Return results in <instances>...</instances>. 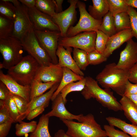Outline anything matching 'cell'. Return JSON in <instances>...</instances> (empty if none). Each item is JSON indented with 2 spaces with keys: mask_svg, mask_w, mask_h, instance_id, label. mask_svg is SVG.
Masks as SVG:
<instances>
[{
  "mask_svg": "<svg viewBox=\"0 0 137 137\" xmlns=\"http://www.w3.org/2000/svg\"><path fill=\"white\" fill-rule=\"evenodd\" d=\"M109 11L113 17L119 13L127 12L129 6L125 0H107Z\"/></svg>",
  "mask_w": 137,
  "mask_h": 137,
  "instance_id": "34",
  "label": "cell"
},
{
  "mask_svg": "<svg viewBox=\"0 0 137 137\" xmlns=\"http://www.w3.org/2000/svg\"><path fill=\"white\" fill-rule=\"evenodd\" d=\"M127 12L130 17L131 29L133 37L137 39V12L134 8L129 6Z\"/></svg>",
  "mask_w": 137,
  "mask_h": 137,
  "instance_id": "39",
  "label": "cell"
},
{
  "mask_svg": "<svg viewBox=\"0 0 137 137\" xmlns=\"http://www.w3.org/2000/svg\"><path fill=\"white\" fill-rule=\"evenodd\" d=\"M48 106L44 105L32 109L27 115L26 117L27 119L30 120L34 118L41 114L44 111L45 108Z\"/></svg>",
  "mask_w": 137,
  "mask_h": 137,
  "instance_id": "42",
  "label": "cell"
},
{
  "mask_svg": "<svg viewBox=\"0 0 137 137\" xmlns=\"http://www.w3.org/2000/svg\"><path fill=\"white\" fill-rule=\"evenodd\" d=\"M11 94L17 107L21 119L22 121L25 118V115L28 107L29 102L21 96Z\"/></svg>",
  "mask_w": 137,
  "mask_h": 137,
  "instance_id": "36",
  "label": "cell"
},
{
  "mask_svg": "<svg viewBox=\"0 0 137 137\" xmlns=\"http://www.w3.org/2000/svg\"><path fill=\"white\" fill-rule=\"evenodd\" d=\"M19 1L22 4L28 8H31L35 7L36 0H19Z\"/></svg>",
  "mask_w": 137,
  "mask_h": 137,
  "instance_id": "48",
  "label": "cell"
},
{
  "mask_svg": "<svg viewBox=\"0 0 137 137\" xmlns=\"http://www.w3.org/2000/svg\"><path fill=\"white\" fill-rule=\"evenodd\" d=\"M13 28V20L0 15V39L12 36Z\"/></svg>",
  "mask_w": 137,
  "mask_h": 137,
  "instance_id": "28",
  "label": "cell"
},
{
  "mask_svg": "<svg viewBox=\"0 0 137 137\" xmlns=\"http://www.w3.org/2000/svg\"><path fill=\"white\" fill-rule=\"evenodd\" d=\"M77 7L80 12L79 21L76 25L70 27L65 37H72L82 32L96 31L102 23V21L96 20L90 15L86 10L84 3L78 0Z\"/></svg>",
  "mask_w": 137,
  "mask_h": 137,
  "instance_id": "8",
  "label": "cell"
},
{
  "mask_svg": "<svg viewBox=\"0 0 137 137\" xmlns=\"http://www.w3.org/2000/svg\"><path fill=\"white\" fill-rule=\"evenodd\" d=\"M129 75V71L120 68L116 64L112 63L106 65L97 76L96 79L102 87L111 89L123 97Z\"/></svg>",
  "mask_w": 137,
  "mask_h": 137,
  "instance_id": "1",
  "label": "cell"
},
{
  "mask_svg": "<svg viewBox=\"0 0 137 137\" xmlns=\"http://www.w3.org/2000/svg\"><path fill=\"white\" fill-rule=\"evenodd\" d=\"M60 83H56L47 92L36 97L30 100L29 104L28 109L25 115V117L32 109L43 105L48 106L49 101L54 92L57 89Z\"/></svg>",
  "mask_w": 137,
  "mask_h": 137,
  "instance_id": "19",
  "label": "cell"
},
{
  "mask_svg": "<svg viewBox=\"0 0 137 137\" xmlns=\"http://www.w3.org/2000/svg\"><path fill=\"white\" fill-rule=\"evenodd\" d=\"M129 80L134 83H137V63L129 70Z\"/></svg>",
  "mask_w": 137,
  "mask_h": 137,
  "instance_id": "45",
  "label": "cell"
},
{
  "mask_svg": "<svg viewBox=\"0 0 137 137\" xmlns=\"http://www.w3.org/2000/svg\"><path fill=\"white\" fill-rule=\"evenodd\" d=\"M119 102L126 117L132 124L137 126V106L125 96L122 97Z\"/></svg>",
  "mask_w": 137,
  "mask_h": 137,
  "instance_id": "21",
  "label": "cell"
},
{
  "mask_svg": "<svg viewBox=\"0 0 137 137\" xmlns=\"http://www.w3.org/2000/svg\"><path fill=\"white\" fill-rule=\"evenodd\" d=\"M137 94V83H132L128 80L126 84L124 95Z\"/></svg>",
  "mask_w": 137,
  "mask_h": 137,
  "instance_id": "44",
  "label": "cell"
},
{
  "mask_svg": "<svg viewBox=\"0 0 137 137\" xmlns=\"http://www.w3.org/2000/svg\"><path fill=\"white\" fill-rule=\"evenodd\" d=\"M93 5H89V13L95 19L102 21V18L109 11L107 0H92Z\"/></svg>",
  "mask_w": 137,
  "mask_h": 137,
  "instance_id": "20",
  "label": "cell"
},
{
  "mask_svg": "<svg viewBox=\"0 0 137 137\" xmlns=\"http://www.w3.org/2000/svg\"><path fill=\"white\" fill-rule=\"evenodd\" d=\"M28 8L29 17L34 30L60 31L58 26L53 21L51 16L40 11L35 7Z\"/></svg>",
  "mask_w": 137,
  "mask_h": 137,
  "instance_id": "12",
  "label": "cell"
},
{
  "mask_svg": "<svg viewBox=\"0 0 137 137\" xmlns=\"http://www.w3.org/2000/svg\"><path fill=\"white\" fill-rule=\"evenodd\" d=\"M73 57L76 64L81 70H85L89 65L88 59V53L79 49L74 48Z\"/></svg>",
  "mask_w": 137,
  "mask_h": 137,
  "instance_id": "30",
  "label": "cell"
},
{
  "mask_svg": "<svg viewBox=\"0 0 137 137\" xmlns=\"http://www.w3.org/2000/svg\"><path fill=\"white\" fill-rule=\"evenodd\" d=\"M4 105L9 111L13 122H21L22 121L15 103L10 93L3 101Z\"/></svg>",
  "mask_w": 137,
  "mask_h": 137,
  "instance_id": "31",
  "label": "cell"
},
{
  "mask_svg": "<svg viewBox=\"0 0 137 137\" xmlns=\"http://www.w3.org/2000/svg\"><path fill=\"white\" fill-rule=\"evenodd\" d=\"M23 50L21 41L16 37L0 39V52L3 58L0 69L8 70L18 63L23 57Z\"/></svg>",
  "mask_w": 137,
  "mask_h": 137,
  "instance_id": "5",
  "label": "cell"
},
{
  "mask_svg": "<svg viewBox=\"0 0 137 137\" xmlns=\"http://www.w3.org/2000/svg\"><path fill=\"white\" fill-rule=\"evenodd\" d=\"M16 8L11 3L1 0L0 1V15L14 20L15 16Z\"/></svg>",
  "mask_w": 137,
  "mask_h": 137,
  "instance_id": "35",
  "label": "cell"
},
{
  "mask_svg": "<svg viewBox=\"0 0 137 137\" xmlns=\"http://www.w3.org/2000/svg\"><path fill=\"white\" fill-rule=\"evenodd\" d=\"M40 66L36 60L28 55L9 69L7 74L20 84L30 86Z\"/></svg>",
  "mask_w": 137,
  "mask_h": 137,
  "instance_id": "4",
  "label": "cell"
},
{
  "mask_svg": "<svg viewBox=\"0 0 137 137\" xmlns=\"http://www.w3.org/2000/svg\"><path fill=\"white\" fill-rule=\"evenodd\" d=\"M6 1L10 2L12 3L16 7L19 6L21 3L19 0H5Z\"/></svg>",
  "mask_w": 137,
  "mask_h": 137,
  "instance_id": "52",
  "label": "cell"
},
{
  "mask_svg": "<svg viewBox=\"0 0 137 137\" xmlns=\"http://www.w3.org/2000/svg\"><path fill=\"white\" fill-rule=\"evenodd\" d=\"M16 8L15 16L13 20L14 28L12 36L21 40L33 29L29 17L28 8L21 3Z\"/></svg>",
  "mask_w": 137,
  "mask_h": 137,
  "instance_id": "10",
  "label": "cell"
},
{
  "mask_svg": "<svg viewBox=\"0 0 137 137\" xmlns=\"http://www.w3.org/2000/svg\"><path fill=\"white\" fill-rule=\"evenodd\" d=\"M11 121H13L3 101L0 100V124Z\"/></svg>",
  "mask_w": 137,
  "mask_h": 137,
  "instance_id": "41",
  "label": "cell"
},
{
  "mask_svg": "<svg viewBox=\"0 0 137 137\" xmlns=\"http://www.w3.org/2000/svg\"><path fill=\"white\" fill-rule=\"evenodd\" d=\"M34 31L39 43L49 55L52 62L58 64L56 52L58 40L61 37L60 32L49 30Z\"/></svg>",
  "mask_w": 137,
  "mask_h": 137,
  "instance_id": "9",
  "label": "cell"
},
{
  "mask_svg": "<svg viewBox=\"0 0 137 137\" xmlns=\"http://www.w3.org/2000/svg\"><path fill=\"white\" fill-rule=\"evenodd\" d=\"M52 106V110L45 114L50 117L56 116L59 118L60 120L66 119L73 120L75 119L79 122H81L82 114L76 115L70 112L65 106L66 104L60 93L53 101Z\"/></svg>",
  "mask_w": 137,
  "mask_h": 137,
  "instance_id": "15",
  "label": "cell"
},
{
  "mask_svg": "<svg viewBox=\"0 0 137 137\" xmlns=\"http://www.w3.org/2000/svg\"><path fill=\"white\" fill-rule=\"evenodd\" d=\"M96 31H87L70 37H60L58 44L64 47H73L89 53L95 50Z\"/></svg>",
  "mask_w": 137,
  "mask_h": 137,
  "instance_id": "7",
  "label": "cell"
},
{
  "mask_svg": "<svg viewBox=\"0 0 137 137\" xmlns=\"http://www.w3.org/2000/svg\"><path fill=\"white\" fill-rule=\"evenodd\" d=\"M64 47L58 44L56 52L58 58V64L62 67L68 68L76 74L84 76V74L76 64L72 57L71 53L72 51L71 47Z\"/></svg>",
  "mask_w": 137,
  "mask_h": 137,
  "instance_id": "17",
  "label": "cell"
},
{
  "mask_svg": "<svg viewBox=\"0 0 137 137\" xmlns=\"http://www.w3.org/2000/svg\"><path fill=\"white\" fill-rule=\"evenodd\" d=\"M55 6V10L56 13H60L63 11L62 7L63 0H53Z\"/></svg>",
  "mask_w": 137,
  "mask_h": 137,
  "instance_id": "47",
  "label": "cell"
},
{
  "mask_svg": "<svg viewBox=\"0 0 137 137\" xmlns=\"http://www.w3.org/2000/svg\"><path fill=\"white\" fill-rule=\"evenodd\" d=\"M98 30L109 37L117 32L114 24V17L109 11L103 17Z\"/></svg>",
  "mask_w": 137,
  "mask_h": 137,
  "instance_id": "26",
  "label": "cell"
},
{
  "mask_svg": "<svg viewBox=\"0 0 137 137\" xmlns=\"http://www.w3.org/2000/svg\"><path fill=\"white\" fill-rule=\"evenodd\" d=\"M125 96L130 99L137 106V94H126Z\"/></svg>",
  "mask_w": 137,
  "mask_h": 137,
  "instance_id": "51",
  "label": "cell"
},
{
  "mask_svg": "<svg viewBox=\"0 0 137 137\" xmlns=\"http://www.w3.org/2000/svg\"><path fill=\"white\" fill-rule=\"evenodd\" d=\"M49 117L43 114L40 117L37 127L30 137H52L49 131Z\"/></svg>",
  "mask_w": 137,
  "mask_h": 137,
  "instance_id": "25",
  "label": "cell"
},
{
  "mask_svg": "<svg viewBox=\"0 0 137 137\" xmlns=\"http://www.w3.org/2000/svg\"><path fill=\"white\" fill-rule=\"evenodd\" d=\"M78 0H68L70 5L69 7L62 12L56 13L52 17L54 23L58 26L61 37L66 36L67 31L72 26L77 20V11L76 9Z\"/></svg>",
  "mask_w": 137,
  "mask_h": 137,
  "instance_id": "11",
  "label": "cell"
},
{
  "mask_svg": "<svg viewBox=\"0 0 137 137\" xmlns=\"http://www.w3.org/2000/svg\"><path fill=\"white\" fill-rule=\"evenodd\" d=\"M0 81L7 87L11 94L21 96L30 101V86H24L18 83L8 74L0 71Z\"/></svg>",
  "mask_w": 137,
  "mask_h": 137,
  "instance_id": "16",
  "label": "cell"
},
{
  "mask_svg": "<svg viewBox=\"0 0 137 137\" xmlns=\"http://www.w3.org/2000/svg\"><path fill=\"white\" fill-rule=\"evenodd\" d=\"M133 37L131 29L120 31L109 37L104 54L108 58L114 50Z\"/></svg>",
  "mask_w": 137,
  "mask_h": 137,
  "instance_id": "18",
  "label": "cell"
},
{
  "mask_svg": "<svg viewBox=\"0 0 137 137\" xmlns=\"http://www.w3.org/2000/svg\"><path fill=\"white\" fill-rule=\"evenodd\" d=\"M86 84L81 93L85 99L95 98L104 107L115 111H122L120 102L114 96L109 88L102 89L97 81L90 76L85 77Z\"/></svg>",
  "mask_w": 137,
  "mask_h": 137,
  "instance_id": "3",
  "label": "cell"
},
{
  "mask_svg": "<svg viewBox=\"0 0 137 137\" xmlns=\"http://www.w3.org/2000/svg\"><path fill=\"white\" fill-rule=\"evenodd\" d=\"M37 125V122L36 121H32L29 122L22 121L15 125V134L17 136H21L32 133L35 130Z\"/></svg>",
  "mask_w": 137,
  "mask_h": 137,
  "instance_id": "32",
  "label": "cell"
},
{
  "mask_svg": "<svg viewBox=\"0 0 137 137\" xmlns=\"http://www.w3.org/2000/svg\"><path fill=\"white\" fill-rule=\"evenodd\" d=\"M54 137H70L63 129L59 130L55 134Z\"/></svg>",
  "mask_w": 137,
  "mask_h": 137,
  "instance_id": "49",
  "label": "cell"
},
{
  "mask_svg": "<svg viewBox=\"0 0 137 137\" xmlns=\"http://www.w3.org/2000/svg\"><path fill=\"white\" fill-rule=\"evenodd\" d=\"M106 119L110 125L115 126L129 134L131 137H137V126L126 123L122 119L109 116Z\"/></svg>",
  "mask_w": 137,
  "mask_h": 137,
  "instance_id": "23",
  "label": "cell"
},
{
  "mask_svg": "<svg viewBox=\"0 0 137 137\" xmlns=\"http://www.w3.org/2000/svg\"><path fill=\"white\" fill-rule=\"evenodd\" d=\"M67 127L66 133L70 137H107L105 131L95 121L91 114L83 115L80 122L61 120Z\"/></svg>",
  "mask_w": 137,
  "mask_h": 137,
  "instance_id": "2",
  "label": "cell"
},
{
  "mask_svg": "<svg viewBox=\"0 0 137 137\" xmlns=\"http://www.w3.org/2000/svg\"><path fill=\"white\" fill-rule=\"evenodd\" d=\"M56 83L54 82H43L34 79L30 85V100L36 97L44 94Z\"/></svg>",
  "mask_w": 137,
  "mask_h": 137,
  "instance_id": "24",
  "label": "cell"
},
{
  "mask_svg": "<svg viewBox=\"0 0 137 137\" xmlns=\"http://www.w3.org/2000/svg\"><path fill=\"white\" fill-rule=\"evenodd\" d=\"M114 18L117 32L131 29L130 17L127 12L117 14L114 16Z\"/></svg>",
  "mask_w": 137,
  "mask_h": 137,
  "instance_id": "29",
  "label": "cell"
},
{
  "mask_svg": "<svg viewBox=\"0 0 137 137\" xmlns=\"http://www.w3.org/2000/svg\"><path fill=\"white\" fill-rule=\"evenodd\" d=\"M21 41L24 50L35 59L40 66H48L53 63L49 55L39 43L33 29Z\"/></svg>",
  "mask_w": 137,
  "mask_h": 137,
  "instance_id": "6",
  "label": "cell"
},
{
  "mask_svg": "<svg viewBox=\"0 0 137 137\" xmlns=\"http://www.w3.org/2000/svg\"><path fill=\"white\" fill-rule=\"evenodd\" d=\"M35 7L40 11L52 17L56 13L53 0H36Z\"/></svg>",
  "mask_w": 137,
  "mask_h": 137,
  "instance_id": "33",
  "label": "cell"
},
{
  "mask_svg": "<svg viewBox=\"0 0 137 137\" xmlns=\"http://www.w3.org/2000/svg\"><path fill=\"white\" fill-rule=\"evenodd\" d=\"M106 137L107 136H101V137Z\"/></svg>",
  "mask_w": 137,
  "mask_h": 137,
  "instance_id": "53",
  "label": "cell"
},
{
  "mask_svg": "<svg viewBox=\"0 0 137 137\" xmlns=\"http://www.w3.org/2000/svg\"><path fill=\"white\" fill-rule=\"evenodd\" d=\"M125 48L120 53L118 67L129 71L137 63V43L131 39L127 42Z\"/></svg>",
  "mask_w": 137,
  "mask_h": 137,
  "instance_id": "13",
  "label": "cell"
},
{
  "mask_svg": "<svg viewBox=\"0 0 137 137\" xmlns=\"http://www.w3.org/2000/svg\"><path fill=\"white\" fill-rule=\"evenodd\" d=\"M63 69L62 78L58 88L51 98V100L52 101L54 100L65 86L72 82L79 81L84 77L76 74L68 68L63 67Z\"/></svg>",
  "mask_w": 137,
  "mask_h": 137,
  "instance_id": "22",
  "label": "cell"
},
{
  "mask_svg": "<svg viewBox=\"0 0 137 137\" xmlns=\"http://www.w3.org/2000/svg\"><path fill=\"white\" fill-rule=\"evenodd\" d=\"M107 58L104 54L95 49L88 53V59L89 65H96L106 61Z\"/></svg>",
  "mask_w": 137,
  "mask_h": 137,
  "instance_id": "38",
  "label": "cell"
},
{
  "mask_svg": "<svg viewBox=\"0 0 137 137\" xmlns=\"http://www.w3.org/2000/svg\"><path fill=\"white\" fill-rule=\"evenodd\" d=\"M10 93L6 85L0 81V100H4Z\"/></svg>",
  "mask_w": 137,
  "mask_h": 137,
  "instance_id": "46",
  "label": "cell"
},
{
  "mask_svg": "<svg viewBox=\"0 0 137 137\" xmlns=\"http://www.w3.org/2000/svg\"><path fill=\"white\" fill-rule=\"evenodd\" d=\"M63 74V67L58 63H52L49 65L40 66L34 79L43 82H54L60 83Z\"/></svg>",
  "mask_w": 137,
  "mask_h": 137,
  "instance_id": "14",
  "label": "cell"
},
{
  "mask_svg": "<svg viewBox=\"0 0 137 137\" xmlns=\"http://www.w3.org/2000/svg\"><path fill=\"white\" fill-rule=\"evenodd\" d=\"M95 49L98 52L104 54L106 48L107 43L109 37L99 30L96 31Z\"/></svg>",
  "mask_w": 137,
  "mask_h": 137,
  "instance_id": "37",
  "label": "cell"
},
{
  "mask_svg": "<svg viewBox=\"0 0 137 137\" xmlns=\"http://www.w3.org/2000/svg\"><path fill=\"white\" fill-rule=\"evenodd\" d=\"M85 84L86 79L84 77L77 81L72 82L65 86L60 92L65 103H66V97L68 94L73 92L82 91L84 88Z\"/></svg>",
  "mask_w": 137,
  "mask_h": 137,
  "instance_id": "27",
  "label": "cell"
},
{
  "mask_svg": "<svg viewBox=\"0 0 137 137\" xmlns=\"http://www.w3.org/2000/svg\"><path fill=\"white\" fill-rule=\"evenodd\" d=\"M125 1L128 6L137 8V0H125Z\"/></svg>",
  "mask_w": 137,
  "mask_h": 137,
  "instance_id": "50",
  "label": "cell"
},
{
  "mask_svg": "<svg viewBox=\"0 0 137 137\" xmlns=\"http://www.w3.org/2000/svg\"><path fill=\"white\" fill-rule=\"evenodd\" d=\"M104 129L107 136L109 137H131L127 133L115 129L114 126L110 125H105Z\"/></svg>",
  "mask_w": 137,
  "mask_h": 137,
  "instance_id": "40",
  "label": "cell"
},
{
  "mask_svg": "<svg viewBox=\"0 0 137 137\" xmlns=\"http://www.w3.org/2000/svg\"><path fill=\"white\" fill-rule=\"evenodd\" d=\"M13 121H8L0 124V137H6L8 134Z\"/></svg>",
  "mask_w": 137,
  "mask_h": 137,
  "instance_id": "43",
  "label": "cell"
}]
</instances>
